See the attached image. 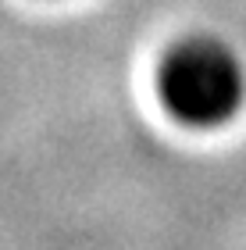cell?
<instances>
[{
  "label": "cell",
  "mask_w": 246,
  "mask_h": 250,
  "mask_svg": "<svg viewBox=\"0 0 246 250\" xmlns=\"http://www.w3.org/2000/svg\"><path fill=\"white\" fill-rule=\"evenodd\" d=\"M157 93L168 115L193 129H214L236 118L246 100V64L225 40L189 36L164 54Z\"/></svg>",
  "instance_id": "6da1fadb"
}]
</instances>
